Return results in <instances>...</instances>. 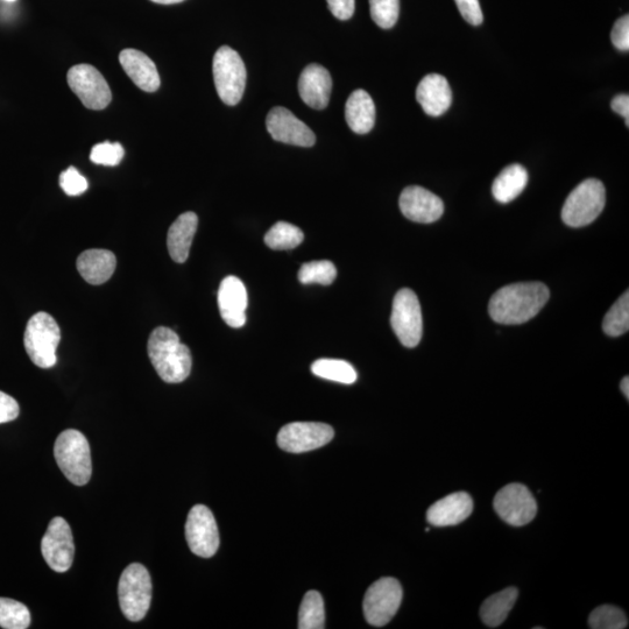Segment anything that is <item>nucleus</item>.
<instances>
[{
	"label": "nucleus",
	"instance_id": "1a4fd4ad",
	"mask_svg": "<svg viewBox=\"0 0 629 629\" xmlns=\"http://www.w3.org/2000/svg\"><path fill=\"white\" fill-rule=\"evenodd\" d=\"M391 325L406 348L413 349L420 344L423 334L422 312L418 296L412 289H401L395 295Z\"/></svg>",
	"mask_w": 629,
	"mask_h": 629
},
{
	"label": "nucleus",
	"instance_id": "c03bdc74",
	"mask_svg": "<svg viewBox=\"0 0 629 629\" xmlns=\"http://www.w3.org/2000/svg\"><path fill=\"white\" fill-rule=\"evenodd\" d=\"M4 2H7V3H14V2H16V0H4Z\"/></svg>",
	"mask_w": 629,
	"mask_h": 629
},
{
	"label": "nucleus",
	"instance_id": "aec40b11",
	"mask_svg": "<svg viewBox=\"0 0 629 629\" xmlns=\"http://www.w3.org/2000/svg\"><path fill=\"white\" fill-rule=\"evenodd\" d=\"M119 62L126 75L145 93H154L160 88L157 66L143 52L137 49H124L119 55Z\"/></svg>",
	"mask_w": 629,
	"mask_h": 629
},
{
	"label": "nucleus",
	"instance_id": "7c9ffc66",
	"mask_svg": "<svg viewBox=\"0 0 629 629\" xmlns=\"http://www.w3.org/2000/svg\"><path fill=\"white\" fill-rule=\"evenodd\" d=\"M603 330L606 335L619 337L629 330V293L628 291L620 296L614 303L609 313L606 314L603 322Z\"/></svg>",
	"mask_w": 629,
	"mask_h": 629
},
{
	"label": "nucleus",
	"instance_id": "4468645a",
	"mask_svg": "<svg viewBox=\"0 0 629 629\" xmlns=\"http://www.w3.org/2000/svg\"><path fill=\"white\" fill-rule=\"evenodd\" d=\"M186 537L192 553L210 558L219 548V533L214 514L207 506L196 505L190 510L186 524Z\"/></svg>",
	"mask_w": 629,
	"mask_h": 629
},
{
	"label": "nucleus",
	"instance_id": "6e6552de",
	"mask_svg": "<svg viewBox=\"0 0 629 629\" xmlns=\"http://www.w3.org/2000/svg\"><path fill=\"white\" fill-rule=\"evenodd\" d=\"M401 584L392 577L380 578L367 590L364 598V614L367 623L383 627L390 623L402 602Z\"/></svg>",
	"mask_w": 629,
	"mask_h": 629
},
{
	"label": "nucleus",
	"instance_id": "ea45409f",
	"mask_svg": "<svg viewBox=\"0 0 629 629\" xmlns=\"http://www.w3.org/2000/svg\"><path fill=\"white\" fill-rule=\"evenodd\" d=\"M329 10L339 20H349L355 13V0H327Z\"/></svg>",
	"mask_w": 629,
	"mask_h": 629
},
{
	"label": "nucleus",
	"instance_id": "ddd939ff",
	"mask_svg": "<svg viewBox=\"0 0 629 629\" xmlns=\"http://www.w3.org/2000/svg\"><path fill=\"white\" fill-rule=\"evenodd\" d=\"M41 553L49 568L56 572H66L72 568L75 544L72 529L63 518L49 522L47 532L41 541Z\"/></svg>",
	"mask_w": 629,
	"mask_h": 629
},
{
	"label": "nucleus",
	"instance_id": "2eb2a0df",
	"mask_svg": "<svg viewBox=\"0 0 629 629\" xmlns=\"http://www.w3.org/2000/svg\"><path fill=\"white\" fill-rule=\"evenodd\" d=\"M266 129L279 143L300 147H313L316 143L315 133L309 126L282 106H277L268 113Z\"/></svg>",
	"mask_w": 629,
	"mask_h": 629
},
{
	"label": "nucleus",
	"instance_id": "f3484780",
	"mask_svg": "<svg viewBox=\"0 0 629 629\" xmlns=\"http://www.w3.org/2000/svg\"><path fill=\"white\" fill-rule=\"evenodd\" d=\"M246 287L237 277H226L219 286L218 308L226 324L231 328H242L246 323Z\"/></svg>",
	"mask_w": 629,
	"mask_h": 629
},
{
	"label": "nucleus",
	"instance_id": "20e7f679",
	"mask_svg": "<svg viewBox=\"0 0 629 629\" xmlns=\"http://www.w3.org/2000/svg\"><path fill=\"white\" fill-rule=\"evenodd\" d=\"M150 572L139 563L129 565L119 579L118 596L124 616L137 623L146 617L152 602Z\"/></svg>",
	"mask_w": 629,
	"mask_h": 629
},
{
	"label": "nucleus",
	"instance_id": "393cba45",
	"mask_svg": "<svg viewBox=\"0 0 629 629\" xmlns=\"http://www.w3.org/2000/svg\"><path fill=\"white\" fill-rule=\"evenodd\" d=\"M528 183V172L518 164L508 166L494 180L492 194L500 203H510L524 192Z\"/></svg>",
	"mask_w": 629,
	"mask_h": 629
},
{
	"label": "nucleus",
	"instance_id": "0eeeda50",
	"mask_svg": "<svg viewBox=\"0 0 629 629\" xmlns=\"http://www.w3.org/2000/svg\"><path fill=\"white\" fill-rule=\"evenodd\" d=\"M215 86L219 98L226 105L242 101L246 87V67L240 55L228 46L218 49L212 63Z\"/></svg>",
	"mask_w": 629,
	"mask_h": 629
},
{
	"label": "nucleus",
	"instance_id": "2f4dec72",
	"mask_svg": "<svg viewBox=\"0 0 629 629\" xmlns=\"http://www.w3.org/2000/svg\"><path fill=\"white\" fill-rule=\"evenodd\" d=\"M336 277V266L329 260L312 261L302 265L299 272V280L303 285L329 286L334 284Z\"/></svg>",
	"mask_w": 629,
	"mask_h": 629
},
{
	"label": "nucleus",
	"instance_id": "f8f14e48",
	"mask_svg": "<svg viewBox=\"0 0 629 629\" xmlns=\"http://www.w3.org/2000/svg\"><path fill=\"white\" fill-rule=\"evenodd\" d=\"M335 436L329 424L318 422H294L282 427L278 434L279 447L291 454H302L324 447Z\"/></svg>",
	"mask_w": 629,
	"mask_h": 629
},
{
	"label": "nucleus",
	"instance_id": "dca6fc26",
	"mask_svg": "<svg viewBox=\"0 0 629 629\" xmlns=\"http://www.w3.org/2000/svg\"><path fill=\"white\" fill-rule=\"evenodd\" d=\"M399 206L409 221L422 224L438 221L444 212L440 197L419 186L407 187L401 193Z\"/></svg>",
	"mask_w": 629,
	"mask_h": 629
},
{
	"label": "nucleus",
	"instance_id": "9d476101",
	"mask_svg": "<svg viewBox=\"0 0 629 629\" xmlns=\"http://www.w3.org/2000/svg\"><path fill=\"white\" fill-rule=\"evenodd\" d=\"M494 510L506 524L521 527L532 522L537 513V503L528 487L522 484H508L493 500Z\"/></svg>",
	"mask_w": 629,
	"mask_h": 629
},
{
	"label": "nucleus",
	"instance_id": "6ab92c4d",
	"mask_svg": "<svg viewBox=\"0 0 629 629\" xmlns=\"http://www.w3.org/2000/svg\"><path fill=\"white\" fill-rule=\"evenodd\" d=\"M473 511V500L466 492L449 494L431 506L427 520L435 527L456 526L468 519Z\"/></svg>",
	"mask_w": 629,
	"mask_h": 629
},
{
	"label": "nucleus",
	"instance_id": "f03ea898",
	"mask_svg": "<svg viewBox=\"0 0 629 629\" xmlns=\"http://www.w3.org/2000/svg\"><path fill=\"white\" fill-rule=\"evenodd\" d=\"M147 351L155 371L165 383H182L192 372V352L172 329L159 327L153 330Z\"/></svg>",
	"mask_w": 629,
	"mask_h": 629
},
{
	"label": "nucleus",
	"instance_id": "a211bd4d",
	"mask_svg": "<svg viewBox=\"0 0 629 629\" xmlns=\"http://www.w3.org/2000/svg\"><path fill=\"white\" fill-rule=\"evenodd\" d=\"M332 79L327 69L320 65H309L299 80V93L309 108L323 110L330 102Z\"/></svg>",
	"mask_w": 629,
	"mask_h": 629
},
{
	"label": "nucleus",
	"instance_id": "4c0bfd02",
	"mask_svg": "<svg viewBox=\"0 0 629 629\" xmlns=\"http://www.w3.org/2000/svg\"><path fill=\"white\" fill-rule=\"evenodd\" d=\"M613 45L619 51L627 52L629 49V17L624 16L616 21L611 33Z\"/></svg>",
	"mask_w": 629,
	"mask_h": 629
},
{
	"label": "nucleus",
	"instance_id": "7ed1b4c3",
	"mask_svg": "<svg viewBox=\"0 0 629 629\" xmlns=\"http://www.w3.org/2000/svg\"><path fill=\"white\" fill-rule=\"evenodd\" d=\"M54 456L63 475L77 486L89 483L93 473L89 442L79 430L63 431L54 445Z\"/></svg>",
	"mask_w": 629,
	"mask_h": 629
},
{
	"label": "nucleus",
	"instance_id": "423d86ee",
	"mask_svg": "<svg viewBox=\"0 0 629 629\" xmlns=\"http://www.w3.org/2000/svg\"><path fill=\"white\" fill-rule=\"evenodd\" d=\"M606 204V190L603 182L596 179L585 180L574 189L562 210V219L571 228H583L595 222Z\"/></svg>",
	"mask_w": 629,
	"mask_h": 629
},
{
	"label": "nucleus",
	"instance_id": "f704fd0d",
	"mask_svg": "<svg viewBox=\"0 0 629 629\" xmlns=\"http://www.w3.org/2000/svg\"><path fill=\"white\" fill-rule=\"evenodd\" d=\"M124 155L125 151L122 145L104 141V143L97 144L93 147L90 153V160L96 165L113 167L120 164Z\"/></svg>",
	"mask_w": 629,
	"mask_h": 629
},
{
	"label": "nucleus",
	"instance_id": "412c9836",
	"mask_svg": "<svg viewBox=\"0 0 629 629\" xmlns=\"http://www.w3.org/2000/svg\"><path fill=\"white\" fill-rule=\"evenodd\" d=\"M416 100L428 116L440 117L444 115L452 103V93L448 80L438 74L427 75L416 89Z\"/></svg>",
	"mask_w": 629,
	"mask_h": 629
},
{
	"label": "nucleus",
	"instance_id": "bb28decb",
	"mask_svg": "<svg viewBox=\"0 0 629 629\" xmlns=\"http://www.w3.org/2000/svg\"><path fill=\"white\" fill-rule=\"evenodd\" d=\"M312 372L316 377L345 385L355 384L358 378L353 366L341 359H318L312 365Z\"/></svg>",
	"mask_w": 629,
	"mask_h": 629
},
{
	"label": "nucleus",
	"instance_id": "c756f323",
	"mask_svg": "<svg viewBox=\"0 0 629 629\" xmlns=\"http://www.w3.org/2000/svg\"><path fill=\"white\" fill-rule=\"evenodd\" d=\"M31 625V612L23 603L10 598H0V627L26 629Z\"/></svg>",
	"mask_w": 629,
	"mask_h": 629
},
{
	"label": "nucleus",
	"instance_id": "39448f33",
	"mask_svg": "<svg viewBox=\"0 0 629 629\" xmlns=\"http://www.w3.org/2000/svg\"><path fill=\"white\" fill-rule=\"evenodd\" d=\"M61 342L59 324L47 313L31 317L26 325L24 345L28 357L41 369H51L58 362L56 350Z\"/></svg>",
	"mask_w": 629,
	"mask_h": 629
},
{
	"label": "nucleus",
	"instance_id": "37998d69",
	"mask_svg": "<svg viewBox=\"0 0 629 629\" xmlns=\"http://www.w3.org/2000/svg\"><path fill=\"white\" fill-rule=\"evenodd\" d=\"M153 3L161 4V5H172L179 4L185 2V0H151Z\"/></svg>",
	"mask_w": 629,
	"mask_h": 629
},
{
	"label": "nucleus",
	"instance_id": "58836bf2",
	"mask_svg": "<svg viewBox=\"0 0 629 629\" xmlns=\"http://www.w3.org/2000/svg\"><path fill=\"white\" fill-rule=\"evenodd\" d=\"M20 408L18 402L10 395L0 392V424L16 420L19 416Z\"/></svg>",
	"mask_w": 629,
	"mask_h": 629
},
{
	"label": "nucleus",
	"instance_id": "b1692460",
	"mask_svg": "<svg viewBox=\"0 0 629 629\" xmlns=\"http://www.w3.org/2000/svg\"><path fill=\"white\" fill-rule=\"evenodd\" d=\"M345 119L350 129L357 134L372 131L376 124V105L363 89L353 91L345 105Z\"/></svg>",
	"mask_w": 629,
	"mask_h": 629
},
{
	"label": "nucleus",
	"instance_id": "a878e982",
	"mask_svg": "<svg viewBox=\"0 0 629 629\" xmlns=\"http://www.w3.org/2000/svg\"><path fill=\"white\" fill-rule=\"evenodd\" d=\"M518 597L517 588H508L487 598L480 609L483 623L492 628L503 624L517 603Z\"/></svg>",
	"mask_w": 629,
	"mask_h": 629
},
{
	"label": "nucleus",
	"instance_id": "a19ab883",
	"mask_svg": "<svg viewBox=\"0 0 629 629\" xmlns=\"http://www.w3.org/2000/svg\"><path fill=\"white\" fill-rule=\"evenodd\" d=\"M612 110L614 112L619 113L620 116H623L626 119L627 126L629 125V96L628 95H618L613 98L611 103Z\"/></svg>",
	"mask_w": 629,
	"mask_h": 629
},
{
	"label": "nucleus",
	"instance_id": "9b49d317",
	"mask_svg": "<svg viewBox=\"0 0 629 629\" xmlns=\"http://www.w3.org/2000/svg\"><path fill=\"white\" fill-rule=\"evenodd\" d=\"M73 93L80 98L86 108L103 110L111 103L112 94L103 75L90 65H77L70 68L67 76Z\"/></svg>",
	"mask_w": 629,
	"mask_h": 629
},
{
	"label": "nucleus",
	"instance_id": "72a5a7b5",
	"mask_svg": "<svg viewBox=\"0 0 629 629\" xmlns=\"http://www.w3.org/2000/svg\"><path fill=\"white\" fill-rule=\"evenodd\" d=\"M370 11L374 23L390 30L399 19L400 0H370Z\"/></svg>",
	"mask_w": 629,
	"mask_h": 629
},
{
	"label": "nucleus",
	"instance_id": "4be33fe9",
	"mask_svg": "<svg viewBox=\"0 0 629 629\" xmlns=\"http://www.w3.org/2000/svg\"><path fill=\"white\" fill-rule=\"evenodd\" d=\"M116 267V256L108 250H87L77 259V271L88 284L94 286L103 285L109 281Z\"/></svg>",
	"mask_w": 629,
	"mask_h": 629
},
{
	"label": "nucleus",
	"instance_id": "e433bc0d",
	"mask_svg": "<svg viewBox=\"0 0 629 629\" xmlns=\"http://www.w3.org/2000/svg\"><path fill=\"white\" fill-rule=\"evenodd\" d=\"M455 2L459 12L469 24L478 26L483 23V11L479 0H455Z\"/></svg>",
	"mask_w": 629,
	"mask_h": 629
},
{
	"label": "nucleus",
	"instance_id": "5701e85b",
	"mask_svg": "<svg viewBox=\"0 0 629 629\" xmlns=\"http://www.w3.org/2000/svg\"><path fill=\"white\" fill-rule=\"evenodd\" d=\"M199 226V217L195 212H185L169 228L167 246L169 256L175 263H186L190 247H192L195 233Z\"/></svg>",
	"mask_w": 629,
	"mask_h": 629
},
{
	"label": "nucleus",
	"instance_id": "c85d7f7f",
	"mask_svg": "<svg viewBox=\"0 0 629 629\" xmlns=\"http://www.w3.org/2000/svg\"><path fill=\"white\" fill-rule=\"evenodd\" d=\"M325 611L323 598L317 591H309L303 597L299 611L300 629L325 628Z\"/></svg>",
	"mask_w": 629,
	"mask_h": 629
},
{
	"label": "nucleus",
	"instance_id": "79ce46f5",
	"mask_svg": "<svg viewBox=\"0 0 629 629\" xmlns=\"http://www.w3.org/2000/svg\"><path fill=\"white\" fill-rule=\"evenodd\" d=\"M621 392L625 395L626 399L629 398V378L625 377L623 381H621Z\"/></svg>",
	"mask_w": 629,
	"mask_h": 629
},
{
	"label": "nucleus",
	"instance_id": "cd10ccee",
	"mask_svg": "<svg viewBox=\"0 0 629 629\" xmlns=\"http://www.w3.org/2000/svg\"><path fill=\"white\" fill-rule=\"evenodd\" d=\"M305 239V235L298 226L287 222L274 224L266 233L265 244L272 250H292Z\"/></svg>",
	"mask_w": 629,
	"mask_h": 629
},
{
	"label": "nucleus",
	"instance_id": "f257e3e1",
	"mask_svg": "<svg viewBox=\"0 0 629 629\" xmlns=\"http://www.w3.org/2000/svg\"><path fill=\"white\" fill-rule=\"evenodd\" d=\"M549 298V289L541 282L508 285L492 296L489 313L500 324H524L541 312Z\"/></svg>",
	"mask_w": 629,
	"mask_h": 629
},
{
	"label": "nucleus",
	"instance_id": "473e14b6",
	"mask_svg": "<svg viewBox=\"0 0 629 629\" xmlns=\"http://www.w3.org/2000/svg\"><path fill=\"white\" fill-rule=\"evenodd\" d=\"M628 619L617 606L603 605L590 614L589 627L592 629H624Z\"/></svg>",
	"mask_w": 629,
	"mask_h": 629
},
{
	"label": "nucleus",
	"instance_id": "c9c22d12",
	"mask_svg": "<svg viewBox=\"0 0 629 629\" xmlns=\"http://www.w3.org/2000/svg\"><path fill=\"white\" fill-rule=\"evenodd\" d=\"M60 186L69 196H79L87 192L89 183L75 167H69L60 175Z\"/></svg>",
	"mask_w": 629,
	"mask_h": 629
}]
</instances>
